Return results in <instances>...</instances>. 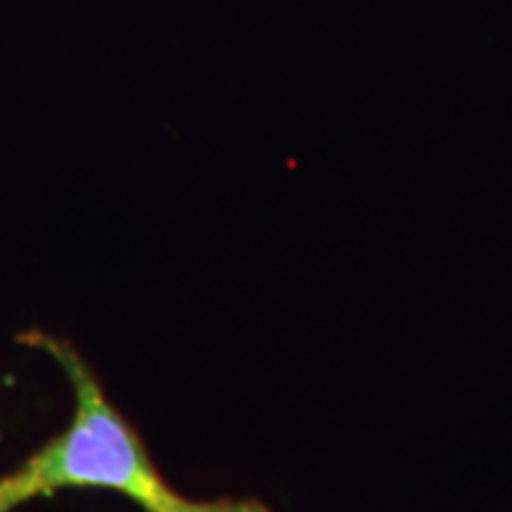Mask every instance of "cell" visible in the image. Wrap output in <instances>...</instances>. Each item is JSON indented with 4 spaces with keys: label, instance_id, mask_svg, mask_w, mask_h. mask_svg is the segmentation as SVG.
<instances>
[{
    "label": "cell",
    "instance_id": "obj_1",
    "mask_svg": "<svg viewBox=\"0 0 512 512\" xmlns=\"http://www.w3.org/2000/svg\"><path fill=\"white\" fill-rule=\"evenodd\" d=\"M19 342L48 354L74 394V413L60 434L36 448L3 479L8 508L64 489H105L143 512H271L259 498H190L166 479L143 437L107 396L100 377L67 339L29 330Z\"/></svg>",
    "mask_w": 512,
    "mask_h": 512
},
{
    "label": "cell",
    "instance_id": "obj_2",
    "mask_svg": "<svg viewBox=\"0 0 512 512\" xmlns=\"http://www.w3.org/2000/svg\"><path fill=\"white\" fill-rule=\"evenodd\" d=\"M0 512H10L8 501H5V489H3V479H0Z\"/></svg>",
    "mask_w": 512,
    "mask_h": 512
}]
</instances>
